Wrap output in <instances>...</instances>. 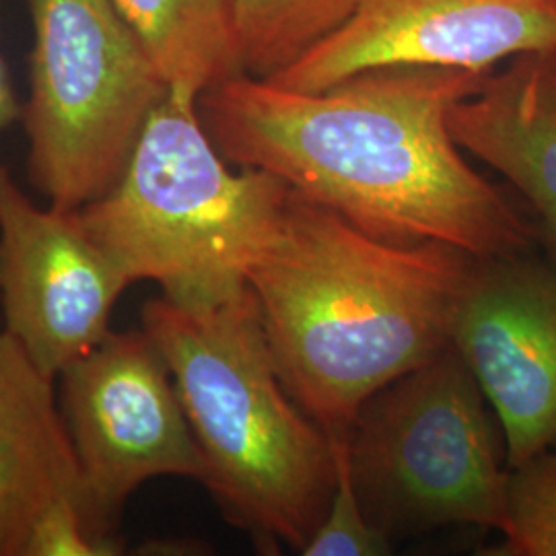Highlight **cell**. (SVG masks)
<instances>
[{"instance_id": "1", "label": "cell", "mask_w": 556, "mask_h": 556, "mask_svg": "<svg viewBox=\"0 0 556 556\" xmlns=\"http://www.w3.org/2000/svg\"><path fill=\"white\" fill-rule=\"evenodd\" d=\"M486 77L383 66L295 91L241 75L200 93L199 116L231 165L275 174L374 238L493 258L536 250L538 231L450 132L452 105Z\"/></svg>"}, {"instance_id": "2", "label": "cell", "mask_w": 556, "mask_h": 556, "mask_svg": "<svg viewBox=\"0 0 556 556\" xmlns=\"http://www.w3.org/2000/svg\"><path fill=\"white\" fill-rule=\"evenodd\" d=\"M472 256L400 245L291 188L275 238L248 273L278 376L328 433L441 353Z\"/></svg>"}, {"instance_id": "3", "label": "cell", "mask_w": 556, "mask_h": 556, "mask_svg": "<svg viewBox=\"0 0 556 556\" xmlns=\"http://www.w3.org/2000/svg\"><path fill=\"white\" fill-rule=\"evenodd\" d=\"M142 330L169 367L220 511L264 553H301L328 511L337 452L278 376L252 287L151 299Z\"/></svg>"}, {"instance_id": "4", "label": "cell", "mask_w": 556, "mask_h": 556, "mask_svg": "<svg viewBox=\"0 0 556 556\" xmlns=\"http://www.w3.org/2000/svg\"><path fill=\"white\" fill-rule=\"evenodd\" d=\"M289 194L270 172H233L202 126L199 96L167 89L118 181L79 215L130 285L204 301L248 285Z\"/></svg>"}, {"instance_id": "5", "label": "cell", "mask_w": 556, "mask_h": 556, "mask_svg": "<svg viewBox=\"0 0 556 556\" xmlns=\"http://www.w3.org/2000/svg\"><path fill=\"white\" fill-rule=\"evenodd\" d=\"M491 413L452 342L369 397L346 433L369 523L392 544L456 523L498 532L509 466Z\"/></svg>"}, {"instance_id": "6", "label": "cell", "mask_w": 556, "mask_h": 556, "mask_svg": "<svg viewBox=\"0 0 556 556\" xmlns=\"http://www.w3.org/2000/svg\"><path fill=\"white\" fill-rule=\"evenodd\" d=\"M27 4L29 181L52 206L79 211L118 181L167 85L114 0Z\"/></svg>"}, {"instance_id": "7", "label": "cell", "mask_w": 556, "mask_h": 556, "mask_svg": "<svg viewBox=\"0 0 556 556\" xmlns=\"http://www.w3.org/2000/svg\"><path fill=\"white\" fill-rule=\"evenodd\" d=\"M62 413L93 519L114 532L144 482L192 478L204 459L165 358L151 337L110 332L62 374Z\"/></svg>"}, {"instance_id": "8", "label": "cell", "mask_w": 556, "mask_h": 556, "mask_svg": "<svg viewBox=\"0 0 556 556\" xmlns=\"http://www.w3.org/2000/svg\"><path fill=\"white\" fill-rule=\"evenodd\" d=\"M450 342L497 417L507 466L556 450V262L534 250L472 260Z\"/></svg>"}, {"instance_id": "9", "label": "cell", "mask_w": 556, "mask_h": 556, "mask_svg": "<svg viewBox=\"0 0 556 556\" xmlns=\"http://www.w3.org/2000/svg\"><path fill=\"white\" fill-rule=\"evenodd\" d=\"M130 282L80 219L41 208L0 165V305L4 332L60 378L108 337Z\"/></svg>"}, {"instance_id": "10", "label": "cell", "mask_w": 556, "mask_h": 556, "mask_svg": "<svg viewBox=\"0 0 556 556\" xmlns=\"http://www.w3.org/2000/svg\"><path fill=\"white\" fill-rule=\"evenodd\" d=\"M542 50H556L553 0H357L332 36L268 80L324 91L383 66L491 75L501 62Z\"/></svg>"}, {"instance_id": "11", "label": "cell", "mask_w": 556, "mask_h": 556, "mask_svg": "<svg viewBox=\"0 0 556 556\" xmlns=\"http://www.w3.org/2000/svg\"><path fill=\"white\" fill-rule=\"evenodd\" d=\"M459 149L497 169L534 211L538 243L556 262V50L491 73L447 116Z\"/></svg>"}, {"instance_id": "12", "label": "cell", "mask_w": 556, "mask_h": 556, "mask_svg": "<svg viewBox=\"0 0 556 556\" xmlns=\"http://www.w3.org/2000/svg\"><path fill=\"white\" fill-rule=\"evenodd\" d=\"M54 379L0 330V556H25L36 521L62 498L89 511Z\"/></svg>"}, {"instance_id": "13", "label": "cell", "mask_w": 556, "mask_h": 556, "mask_svg": "<svg viewBox=\"0 0 556 556\" xmlns=\"http://www.w3.org/2000/svg\"><path fill=\"white\" fill-rule=\"evenodd\" d=\"M167 89L194 96L245 75L236 0H114Z\"/></svg>"}, {"instance_id": "14", "label": "cell", "mask_w": 556, "mask_h": 556, "mask_svg": "<svg viewBox=\"0 0 556 556\" xmlns=\"http://www.w3.org/2000/svg\"><path fill=\"white\" fill-rule=\"evenodd\" d=\"M357 0H236L245 75L273 79L332 36Z\"/></svg>"}, {"instance_id": "15", "label": "cell", "mask_w": 556, "mask_h": 556, "mask_svg": "<svg viewBox=\"0 0 556 556\" xmlns=\"http://www.w3.org/2000/svg\"><path fill=\"white\" fill-rule=\"evenodd\" d=\"M498 532L493 555L556 556V450L509 468Z\"/></svg>"}, {"instance_id": "16", "label": "cell", "mask_w": 556, "mask_h": 556, "mask_svg": "<svg viewBox=\"0 0 556 556\" xmlns=\"http://www.w3.org/2000/svg\"><path fill=\"white\" fill-rule=\"evenodd\" d=\"M337 452V486L328 511L301 555L378 556L392 553V540L378 532L363 511L349 468L346 433H330Z\"/></svg>"}, {"instance_id": "17", "label": "cell", "mask_w": 556, "mask_h": 556, "mask_svg": "<svg viewBox=\"0 0 556 556\" xmlns=\"http://www.w3.org/2000/svg\"><path fill=\"white\" fill-rule=\"evenodd\" d=\"M116 532H108L75 498H62L36 521L25 556H112L122 551Z\"/></svg>"}, {"instance_id": "18", "label": "cell", "mask_w": 556, "mask_h": 556, "mask_svg": "<svg viewBox=\"0 0 556 556\" xmlns=\"http://www.w3.org/2000/svg\"><path fill=\"white\" fill-rule=\"evenodd\" d=\"M20 101L17 96L13 91V85L9 79V71H7V64L2 60L0 54V135L15 122L21 118Z\"/></svg>"}, {"instance_id": "19", "label": "cell", "mask_w": 556, "mask_h": 556, "mask_svg": "<svg viewBox=\"0 0 556 556\" xmlns=\"http://www.w3.org/2000/svg\"><path fill=\"white\" fill-rule=\"evenodd\" d=\"M553 2H556V0H553Z\"/></svg>"}]
</instances>
